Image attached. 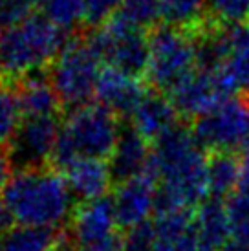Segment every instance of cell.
<instances>
[{
  "label": "cell",
  "instance_id": "1",
  "mask_svg": "<svg viewBox=\"0 0 249 251\" xmlns=\"http://www.w3.org/2000/svg\"><path fill=\"white\" fill-rule=\"evenodd\" d=\"M205 149L193 130L176 125L154 141L149 173L158 183L156 215L189 211L209 198Z\"/></svg>",
  "mask_w": 249,
  "mask_h": 251
},
{
  "label": "cell",
  "instance_id": "2",
  "mask_svg": "<svg viewBox=\"0 0 249 251\" xmlns=\"http://www.w3.org/2000/svg\"><path fill=\"white\" fill-rule=\"evenodd\" d=\"M0 196L15 226L61 229L75 213L68 181L53 167L13 171Z\"/></svg>",
  "mask_w": 249,
  "mask_h": 251
},
{
  "label": "cell",
  "instance_id": "3",
  "mask_svg": "<svg viewBox=\"0 0 249 251\" xmlns=\"http://www.w3.org/2000/svg\"><path fill=\"white\" fill-rule=\"evenodd\" d=\"M66 42V31L42 13L0 29V75L13 84L50 70Z\"/></svg>",
  "mask_w": 249,
  "mask_h": 251
},
{
  "label": "cell",
  "instance_id": "4",
  "mask_svg": "<svg viewBox=\"0 0 249 251\" xmlns=\"http://www.w3.org/2000/svg\"><path fill=\"white\" fill-rule=\"evenodd\" d=\"M121 136L118 116L99 103L70 110L61 126L51 165L62 171L79 158H110Z\"/></svg>",
  "mask_w": 249,
  "mask_h": 251
},
{
  "label": "cell",
  "instance_id": "5",
  "mask_svg": "<svg viewBox=\"0 0 249 251\" xmlns=\"http://www.w3.org/2000/svg\"><path fill=\"white\" fill-rule=\"evenodd\" d=\"M101 59L97 57L86 37L70 39L48 75L64 108L75 110L96 98L97 83L101 77Z\"/></svg>",
  "mask_w": 249,
  "mask_h": 251
},
{
  "label": "cell",
  "instance_id": "6",
  "mask_svg": "<svg viewBox=\"0 0 249 251\" xmlns=\"http://www.w3.org/2000/svg\"><path fill=\"white\" fill-rule=\"evenodd\" d=\"M88 42L108 68H116L132 77L147 75L150 59V37L145 29L118 13L101 28L92 29Z\"/></svg>",
  "mask_w": 249,
  "mask_h": 251
},
{
  "label": "cell",
  "instance_id": "7",
  "mask_svg": "<svg viewBox=\"0 0 249 251\" xmlns=\"http://www.w3.org/2000/svg\"><path fill=\"white\" fill-rule=\"evenodd\" d=\"M193 132L205 151L235 154L249 169V99L229 98L194 119Z\"/></svg>",
  "mask_w": 249,
  "mask_h": 251
},
{
  "label": "cell",
  "instance_id": "8",
  "mask_svg": "<svg viewBox=\"0 0 249 251\" xmlns=\"http://www.w3.org/2000/svg\"><path fill=\"white\" fill-rule=\"evenodd\" d=\"M196 68V41L189 35L187 29L174 26L152 29L147 79L154 90L169 94Z\"/></svg>",
  "mask_w": 249,
  "mask_h": 251
},
{
  "label": "cell",
  "instance_id": "9",
  "mask_svg": "<svg viewBox=\"0 0 249 251\" xmlns=\"http://www.w3.org/2000/svg\"><path fill=\"white\" fill-rule=\"evenodd\" d=\"M70 244H74L75 251L123 250L112 198H97L77 207L70 220Z\"/></svg>",
  "mask_w": 249,
  "mask_h": 251
},
{
  "label": "cell",
  "instance_id": "10",
  "mask_svg": "<svg viewBox=\"0 0 249 251\" xmlns=\"http://www.w3.org/2000/svg\"><path fill=\"white\" fill-rule=\"evenodd\" d=\"M61 125L57 118H24L21 128L7 145L15 171L48 167L53 158Z\"/></svg>",
  "mask_w": 249,
  "mask_h": 251
},
{
  "label": "cell",
  "instance_id": "11",
  "mask_svg": "<svg viewBox=\"0 0 249 251\" xmlns=\"http://www.w3.org/2000/svg\"><path fill=\"white\" fill-rule=\"evenodd\" d=\"M180 116L198 119L222 101L233 98L216 72L196 68L167 94Z\"/></svg>",
  "mask_w": 249,
  "mask_h": 251
},
{
  "label": "cell",
  "instance_id": "12",
  "mask_svg": "<svg viewBox=\"0 0 249 251\" xmlns=\"http://www.w3.org/2000/svg\"><path fill=\"white\" fill-rule=\"evenodd\" d=\"M116 220L121 229L132 231L149 222L156 215L158 205V183L150 173L118 183L112 195Z\"/></svg>",
  "mask_w": 249,
  "mask_h": 251
},
{
  "label": "cell",
  "instance_id": "13",
  "mask_svg": "<svg viewBox=\"0 0 249 251\" xmlns=\"http://www.w3.org/2000/svg\"><path fill=\"white\" fill-rule=\"evenodd\" d=\"M216 74L231 94L249 96V22L224 28V57Z\"/></svg>",
  "mask_w": 249,
  "mask_h": 251
},
{
  "label": "cell",
  "instance_id": "14",
  "mask_svg": "<svg viewBox=\"0 0 249 251\" xmlns=\"http://www.w3.org/2000/svg\"><path fill=\"white\" fill-rule=\"evenodd\" d=\"M147 90L138 77H132L116 68H104L97 83L96 98L116 116H132Z\"/></svg>",
  "mask_w": 249,
  "mask_h": 251
},
{
  "label": "cell",
  "instance_id": "15",
  "mask_svg": "<svg viewBox=\"0 0 249 251\" xmlns=\"http://www.w3.org/2000/svg\"><path fill=\"white\" fill-rule=\"evenodd\" d=\"M150 154H152V147L149 145V140L136 132L132 126L123 128L118 145L108 158L114 181L123 183L149 173Z\"/></svg>",
  "mask_w": 249,
  "mask_h": 251
},
{
  "label": "cell",
  "instance_id": "16",
  "mask_svg": "<svg viewBox=\"0 0 249 251\" xmlns=\"http://www.w3.org/2000/svg\"><path fill=\"white\" fill-rule=\"evenodd\" d=\"M178 110L169 96L159 92H147L132 114V128L145 140L156 141L178 125Z\"/></svg>",
  "mask_w": 249,
  "mask_h": 251
},
{
  "label": "cell",
  "instance_id": "17",
  "mask_svg": "<svg viewBox=\"0 0 249 251\" xmlns=\"http://www.w3.org/2000/svg\"><path fill=\"white\" fill-rule=\"evenodd\" d=\"M64 178L68 181L72 195L81 198L83 202L104 198L114 181L108 161L99 158L75 160L64 169Z\"/></svg>",
  "mask_w": 249,
  "mask_h": 251
},
{
  "label": "cell",
  "instance_id": "18",
  "mask_svg": "<svg viewBox=\"0 0 249 251\" xmlns=\"http://www.w3.org/2000/svg\"><path fill=\"white\" fill-rule=\"evenodd\" d=\"M193 224L201 251H222L229 244L231 226L224 200L211 196L203 200L193 216Z\"/></svg>",
  "mask_w": 249,
  "mask_h": 251
},
{
  "label": "cell",
  "instance_id": "19",
  "mask_svg": "<svg viewBox=\"0 0 249 251\" xmlns=\"http://www.w3.org/2000/svg\"><path fill=\"white\" fill-rule=\"evenodd\" d=\"M17 98L24 118H57V112L61 108V99L46 72L19 81Z\"/></svg>",
  "mask_w": 249,
  "mask_h": 251
},
{
  "label": "cell",
  "instance_id": "20",
  "mask_svg": "<svg viewBox=\"0 0 249 251\" xmlns=\"http://www.w3.org/2000/svg\"><path fill=\"white\" fill-rule=\"evenodd\" d=\"M72 244L61 229L9 226L0 235V251H70Z\"/></svg>",
  "mask_w": 249,
  "mask_h": 251
},
{
  "label": "cell",
  "instance_id": "21",
  "mask_svg": "<svg viewBox=\"0 0 249 251\" xmlns=\"http://www.w3.org/2000/svg\"><path fill=\"white\" fill-rule=\"evenodd\" d=\"M244 163L235 154H213L207 163V187L211 198L225 200L242 180Z\"/></svg>",
  "mask_w": 249,
  "mask_h": 251
},
{
  "label": "cell",
  "instance_id": "22",
  "mask_svg": "<svg viewBox=\"0 0 249 251\" xmlns=\"http://www.w3.org/2000/svg\"><path fill=\"white\" fill-rule=\"evenodd\" d=\"M224 202L231 226V238L240 244H249V169H244L238 187Z\"/></svg>",
  "mask_w": 249,
  "mask_h": 251
},
{
  "label": "cell",
  "instance_id": "23",
  "mask_svg": "<svg viewBox=\"0 0 249 251\" xmlns=\"http://www.w3.org/2000/svg\"><path fill=\"white\" fill-rule=\"evenodd\" d=\"M24 116L17 98V90L7 84H0V145L7 147L21 128Z\"/></svg>",
  "mask_w": 249,
  "mask_h": 251
},
{
  "label": "cell",
  "instance_id": "24",
  "mask_svg": "<svg viewBox=\"0 0 249 251\" xmlns=\"http://www.w3.org/2000/svg\"><path fill=\"white\" fill-rule=\"evenodd\" d=\"M163 19L169 26L187 29L200 24L201 13L207 7V0H161Z\"/></svg>",
  "mask_w": 249,
  "mask_h": 251
},
{
  "label": "cell",
  "instance_id": "25",
  "mask_svg": "<svg viewBox=\"0 0 249 251\" xmlns=\"http://www.w3.org/2000/svg\"><path fill=\"white\" fill-rule=\"evenodd\" d=\"M42 15L62 31L83 24V0H42Z\"/></svg>",
  "mask_w": 249,
  "mask_h": 251
},
{
  "label": "cell",
  "instance_id": "26",
  "mask_svg": "<svg viewBox=\"0 0 249 251\" xmlns=\"http://www.w3.org/2000/svg\"><path fill=\"white\" fill-rule=\"evenodd\" d=\"M119 13L139 28H158L156 24L163 19V4L161 0H123Z\"/></svg>",
  "mask_w": 249,
  "mask_h": 251
},
{
  "label": "cell",
  "instance_id": "27",
  "mask_svg": "<svg viewBox=\"0 0 249 251\" xmlns=\"http://www.w3.org/2000/svg\"><path fill=\"white\" fill-rule=\"evenodd\" d=\"M123 0H83V26L96 29L121 11Z\"/></svg>",
  "mask_w": 249,
  "mask_h": 251
},
{
  "label": "cell",
  "instance_id": "28",
  "mask_svg": "<svg viewBox=\"0 0 249 251\" xmlns=\"http://www.w3.org/2000/svg\"><path fill=\"white\" fill-rule=\"evenodd\" d=\"M207 9L229 26L249 21V0H207Z\"/></svg>",
  "mask_w": 249,
  "mask_h": 251
},
{
  "label": "cell",
  "instance_id": "29",
  "mask_svg": "<svg viewBox=\"0 0 249 251\" xmlns=\"http://www.w3.org/2000/svg\"><path fill=\"white\" fill-rule=\"evenodd\" d=\"M39 6H42V0H0V29L26 21Z\"/></svg>",
  "mask_w": 249,
  "mask_h": 251
},
{
  "label": "cell",
  "instance_id": "30",
  "mask_svg": "<svg viewBox=\"0 0 249 251\" xmlns=\"http://www.w3.org/2000/svg\"><path fill=\"white\" fill-rule=\"evenodd\" d=\"M11 160H9V152H7V147L0 145V189H4V185L7 183L11 173Z\"/></svg>",
  "mask_w": 249,
  "mask_h": 251
},
{
  "label": "cell",
  "instance_id": "31",
  "mask_svg": "<svg viewBox=\"0 0 249 251\" xmlns=\"http://www.w3.org/2000/svg\"><path fill=\"white\" fill-rule=\"evenodd\" d=\"M9 215H7L6 207H4V202H2V196H0V235L9 227Z\"/></svg>",
  "mask_w": 249,
  "mask_h": 251
},
{
  "label": "cell",
  "instance_id": "32",
  "mask_svg": "<svg viewBox=\"0 0 249 251\" xmlns=\"http://www.w3.org/2000/svg\"><path fill=\"white\" fill-rule=\"evenodd\" d=\"M222 251H249V244H240V242H229Z\"/></svg>",
  "mask_w": 249,
  "mask_h": 251
}]
</instances>
